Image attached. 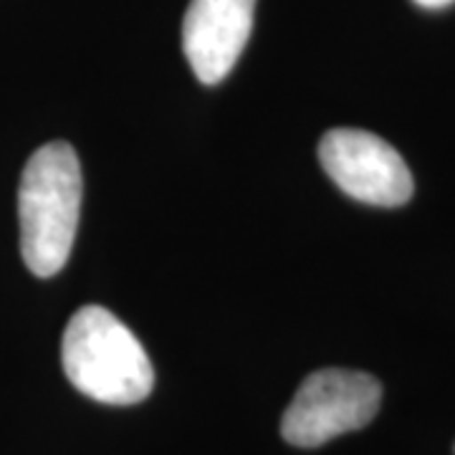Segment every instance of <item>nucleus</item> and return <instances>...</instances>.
I'll return each mask as SVG.
<instances>
[{
  "label": "nucleus",
  "instance_id": "obj_6",
  "mask_svg": "<svg viewBox=\"0 0 455 455\" xmlns=\"http://www.w3.org/2000/svg\"><path fill=\"white\" fill-rule=\"evenodd\" d=\"M420 8H430V11H438V8H445V5H451L455 0H415Z\"/></svg>",
  "mask_w": 455,
  "mask_h": 455
},
{
  "label": "nucleus",
  "instance_id": "obj_2",
  "mask_svg": "<svg viewBox=\"0 0 455 455\" xmlns=\"http://www.w3.org/2000/svg\"><path fill=\"white\" fill-rule=\"evenodd\" d=\"M61 362L68 382L104 405H137L155 387L145 347L104 307H82L71 316Z\"/></svg>",
  "mask_w": 455,
  "mask_h": 455
},
{
  "label": "nucleus",
  "instance_id": "obj_3",
  "mask_svg": "<svg viewBox=\"0 0 455 455\" xmlns=\"http://www.w3.org/2000/svg\"><path fill=\"white\" fill-rule=\"evenodd\" d=\"M382 403V385L357 370H319L293 395L281 435L296 448H319L344 433L370 425Z\"/></svg>",
  "mask_w": 455,
  "mask_h": 455
},
{
  "label": "nucleus",
  "instance_id": "obj_5",
  "mask_svg": "<svg viewBox=\"0 0 455 455\" xmlns=\"http://www.w3.org/2000/svg\"><path fill=\"white\" fill-rule=\"evenodd\" d=\"M256 0H190L182 49L197 82L220 84L241 59L253 28Z\"/></svg>",
  "mask_w": 455,
  "mask_h": 455
},
{
  "label": "nucleus",
  "instance_id": "obj_1",
  "mask_svg": "<svg viewBox=\"0 0 455 455\" xmlns=\"http://www.w3.org/2000/svg\"><path fill=\"white\" fill-rule=\"evenodd\" d=\"M82 212V164L74 147L51 142L26 163L18 188L20 253L31 274L56 276L71 256Z\"/></svg>",
  "mask_w": 455,
  "mask_h": 455
},
{
  "label": "nucleus",
  "instance_id": "obj_4",
  "mask_svg": "<svg viewBox=\"0 0 455 455\" xmlns=\"http://www.w3.org/2000/svg\"><path fill=\"white\" fill-rule=\"evenodd\" d=\"M319 160L347 196L367 205L397 208L415 190L400 152L372 132L349 127L326 132L319 142Z\"/></svg>",
  "mask_w": 455,
  "mask_h": 455
}]
</instances>
